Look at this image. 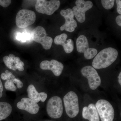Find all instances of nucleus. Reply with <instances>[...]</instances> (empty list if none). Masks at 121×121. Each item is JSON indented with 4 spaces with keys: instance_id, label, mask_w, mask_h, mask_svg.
Listing matches in <instances>:
<instances>
[{
    "instance_id": "obj_1",
    "label": "nucleus",
    "mask_w": 121,
    "mask_h": 121,
    "mask_svg": "<svg viewBox=\"0 0 121 121\" xmlns=\"http://www.w3.org/2000/svg\"><path fill=\"white\" fill-rule=\"evenodd\" d=\"M118 52L113 48H106L96 55L92 62L93 67L95 69L106 68L111 65L116 60Z\"/></svg>"
},
{
    "instance_id": "obj_2",
    "label": "nucleus",
    "mask_w": 121,
    "mask_h": 121,
    "mask_svg": "<svg viewBox=\"0 0 121 121\" xmlns=\"http://www.w3.org/2000/svg\"><path fill=\"white\" fill-rule=\"evenodd\" d=\"M65 111L70 118H73L78 115L79 112L78 99L77 94L73 91H69L63 98Z\"/></svg>"
},
{
    "instance_id": "obj_3",
    "label": "nucleus",
    "mask_w": 121,
    "mask_h": 121,
    "mask_svg": "<svg viewBox=\"0 0 121 121\" xmlns=\"http://www.w3.org/2000/svg\"><path fill=\"white\" fill-rule=\"evenodd\" d=\"M95 106L101 121H113L114 109L109 102L105 99H99L96 103Z\"/></svg>"
},
{
    "instance_id": "obj_4",
    "label": "nucleus",
    "mask_w": 121,
    "mask_h": 121,
    "mask_svg": "<svg viewBox=\"0 0 121 121\" xmlns=\"http://www.w3.org/2000/svg\"><path fill=\"white\" fill-rule=\"evenodd\" d=\"M36 18V16L33 11L29 9H21L17 14L16 25L19 28H26L34 24Z\"/></svg>"
},
{
    "instance_id": "obj_5",
    "label": "nucleus",
    "mask_w": 121,
    "mask_h": 121,
    "mask_svg": "<svg viewBox=\"0 0 121 121\" xmlns=\"http://www.w3.org/2000/svg\"><path fill=\"white\" fill-rule=\"evenodd\" d=\"M31 36L33 41L41 44L45 50H49L51 47L53 39L47 35L46 30L42 26H37L34 29L32 32Z\"/></svg>"
},
{
    "instance_id": "obj_6",
    "label": "nucleus",
    "mask_w": 121,
    "mask_h": 121,
    "mask_svg": "<svg viewBox=\"0 0 121 121\" xmlns=\"http://www.w3.org/2000/svg\"><path fill=\"white\" fill-rule=\"evenodd\" d=\"M63 108L62 99L58 96H54L48 100L47 106V112L52 118H60L63 114Z\"/></svg>"
},
{
    "instance_id": "obj_7",
    "label": "nucleus",
    "mask_w": 121,
    "mask_h": 121,
    "mask_svg": "<svg viewBox=\"0 0 121 121\" xmlns=\"http://www.w3.org/2000/svg\"><path fill=\"white\" fill-rule=\"evenodd\" d=\"M60 5V1L59 0H37L35 8L39 13L51 15L58 9Z\"/></svg>"
},
{
    "instance_id": "obj_8",
    "label": "nucleus",
    "mask_w": 121,
    "mask_h": 121,
    "mask_svg": "<svg viewBox=\"0 0 121 121\" xmlns=\"http://www.w3.org/2000/svg\"><path fill=\"white\" fill-rule=\"evenodd\" d=\"M76 44L78 52L84 53V57L86 59L93 58L97 54V49L89 48L88 40L85 36H79L76 40Z\"/></svg>"
},
{
    "instance_id": "obj_9",
    "label": "nucleus",
    "mask_w": 121,
    "mask_h": 121,
    "mask_svg": "<svg viewBox=\"0 0 121 121\" xmlns=\"http://www.w3.org/2000/svg\"><path fill=\"white\" fill-rule=\"evenodd\" d=\"M81 73L87 78L89 86L92 90H95L101 84V79L97 72L93 67L86 66L82 68Z\"/></svg>"
},
{
    "instance_id": "obj_10",
    "label": "nucleus",
    "mask_w": 121,
    "mask_h": 121,
    "mask_svg": "<svg viewBox=\"0 0 121 121\" xmlns=\"http://www.w3.org/2000/svg\"><path fill=\"white\" fill-rule=\"evenodd\" d=\"M75 4L76 5L74 6L72 9L74 15L78 22L83 23L86 20V12L93 7V2L90 1L77 0Z\"/></svg>"
},
{
    "instance_id": "obj_11",
    "label": "nucleus",
    "mask_w": 121,
    "mask_h": 121,
    "mask_svg": "<svg viewBox=\"0 0 121 121\" xmlns=\"http://www.w3.org/2000/svg\"><path fill=\"white\" fill-rule=\"evenodd\" d=\"M60 14L65 20V23L60 27V30H65L69 32L74 31L78 26V24L74 19V15L72 9H63L60 11Z\"/></svg>"
},
{
    "instance_id": "obj_12",
    "label": "nucleus",
    "mask_w": 121,
    "mask_h": 121,
    "mask_svg": "<svg viewBox=\"0 0 121 121\" xmlns=\"http://www.w3.org/2000/svg\"><path fill=\"white\" fill-rule=\"evenodd\" d=\"M1 77L2 80H7L5 83L4 86L7 90L13 91L16 90L17 87L14 83L16 84L19 89H21L23 86V82L19 79L16 78L15 76L8 70L5 71V73H2Z\"/></svg>"
},
{
    "instance_id": "obj_13",
    "label": "nucleus",
    "mask_w": 121,
    "mask_h": 121,
    "mask_svg": "<svg viewBox=\"0 0 121 121\" xmlns=\"http://www.w3.org/2000/svg\"><path fill=\"white\" fill-rule=\"evenodd\" d=\"M40 67L43 70H51L54 75L59 76L60 75L64 69V65L62 63L55 60L50 61L44 60L40 64Z\"/></svg>"
},
{
    "instance_id": "obj_14",
    "label": "nucleus",
    "mask_w": 121,
    "mask_h": 121,
    "mask_svg": "<svg viewBox=\"0 0 121 121\" xmlns=\"http://www.w3.org/2000/svg\"><path fill=\"white\" fill-rule=\"evenodd\" d=\"M3 61L7 67L13 71L16 70L20 71H24V64L21 60L19 57H16L14 55L10 54L3 58Z\"/></svg>"
},
{
    "instance_id": "obj_15",
    "label": "nucleus",
    "mask_w": 121,
    "mask_h": 121,
    "mask_svg": "<svg viewBox=\"0 0 121 121\" xmlns=\"http://www.w3.org/2000/svg\"><path fill=\"white\" fill-rule=\"evenodd\" d=\"M17 108L26 111L31 114H35L39 112V106L36 103L28 98H24L17 104Z\"/></svg>"
},
{
    "instance_id": "obj_16",
    "label": "nucleus",
    "mask_w": 121,
    "mask_h": 121,
    "mask_svg": "<svg viewBox=\"0 0 121 121\" xmlns=\"http://www.w3.org/2000/svg\"><path fill=\"white\" fill-rule=\"evenodd\" d=\"M67 37L66 34L62 33L55 37L54 39V43L57 45H62L65 52L69 54L74 50V43L72 39H69L66 40Z\"/></svg>"
},
{
    "instance_id": "obj_17",
    "label": "nucleus",
    "mask_w": 121,
    "mask_h": 121,
    "mask_svg": "<svg viewBox=\"0 0 121 121\" xmlns=\"http://www.w3.org/2000/svg\"><path fill=\"white\" fill-rule=\"evenodd\" d=\"M82 116L84 119L89 121H99V115L97 110L94 104H89L83 109Z\"/></svg>"
},
{
    "instance_id": "obj_18",
    "label": "nucleus",
    "mask_w": 121,
    "mask_h": 121,
    "mask_svg": "<svg viewBox=\"0 0 121 121\" xmlns=\"http://www.w3.org/2000/svg\"><path fill=\"white\" fill-rule=\"evenodd\" d=\"M27 91L29 98L36 103L40 101L44 102L47 98V93L44 92L39 93L32 84H30L29 86Z\"/></svg>"
},
{
    "instance_id": "obj_19",
    "label": "nucleus",
    "mask_w": 121,
    "mask_h": 121,
    "mask_svg": "<svg viewBox=\"0 0 121 121\" xmlns=\"http://www.w3.org/2000/svg\"><path fill=\"white\" fill-rule=\"evenodd\" d=\"M12 108L10 104L7 102H0V121L7 118L12 112Z\"/></svg>"
},
{
    "instance_id": "obj_20",
    "label": "nucleus",
    "mask_w": 121,
    "mask_h": 121,
    "mask_svg": "<svg viewBox=\"0 0 121 121\" xmlns=\"http://www.w3.org/2000/svg\"><path fill=\"white\" fill-rule=\"evenodd\" d=\"M16 38L19 41L25 42L32 39L31 35L27 33H18L17 35Z\"/></svg>"
},
{
    "instance_id": "obj_21",
    "label": "nucleus",
    "mask_w": 121,
    "mask_h": 121,
    "mask_svg": "<svg viewBox=\"0 0 121 121\" xmlns=\"http://www.w3.org/2000/svg\"><path fill=\"white\" fill-rule=\"evenodd\" d=\"M102 5L106 9H110L113 7L114 4V0H102Z\"/></svg>"
},
{
    "instance_id": "obj_22",
    "label": "nucleus",
    "mask_w": 121,
    "mask_h": 121,
    "mask_svg": "<svg viewBox=\"0 0 121 121\" xmlns=\"http://www.w3.org/2000/svg\"><path fill=\"white\" fill-rule=\"evenodd\" d=\"M12 1L10 0H0V5L4 8H7L11 4Z\"/></svg>"
},
{
    "instance_id": "obj_23",
    "label": "nucleus",
    "mask_w": 121,
    "mask_h": 121,
    "mask_svg": "<svg viewBox=\"0 0 121 121\" xmlns=\"http://www.w3.org/2000/svg\"><path fill=\"white\" fill-rule=\"evenodd\" d=\"M116 2L117 6V12L119 15H121V0H116Z\"/></svg>"
},
{
    "instance_id": "obj_24",
    "label": "nucleus",
    "mask_w": 121,
    "mask_h": 121,
    "mask_svg": "<svg viewBox=\"0 0 121 121\" xmlns=\"http://www.w3.org/2000/svg\"><path fill=\"white\" fill-rule=\"evenodd\" d=\"M116 22L118 26H121V15L117 16L116 18Z\"/></svg>"
},
{
    "instance_id": "obj_25",
    "label": "nucleus",
    "mask_w": 121,
    "mask_h": 121,
    "mask_svg": "<svg viewBox=\"0 0 121 121\" xmlns=\"http://www.w3.org/2000/svg\"><path fill=\"white\" fill-rule=\"evenodd\" d=\"M3 90H4V88H3V84L0 78V98H1L3 95L2 92Z\"/></svg>"
},
{
    "instance_id": "obj_26",
    "label": "nucleus",
    "mask_w": 121,
    "mask_h": 121,
    "mask_svg": "<svg viewBox=\"0 0 121 121\" xmlns=\"http://www.w3.org/2000/svg\"><path fill=\"white\" fill-rule=\"evenodd\" d=\"M118 82L119 84L121 86V72H120V73L119 74V75L118 76Z\"/></svg>"
}]
</instances>
